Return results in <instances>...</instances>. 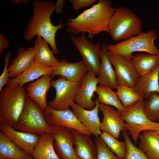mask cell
Listing matches in <instances>:
<instances>
[{
  "instance_id": "74e56055",
  "label": "cell",
  "mask_w": 159,
  "mask_h": 159,
  "mask_svg": "<svg viewBox=\"0 0 159 159\" xmlns=\"http://www.w3.org/2000/svg\"><path fill=\"white\" fill-rule=\"evenodd\" d=\"M65 1L64 0H58L55 5L54 10L57 13H60L63 11V8Z\"/></svg>"
},
{
  "instance_id": "e0dca14e",
  "label": "cell",
  "mask_w": 159,
  "mask_h": 159,
  "mask_svg": "<svg viewBox=\"0 0 159 159\" xmlns=\"http://www.w3.org/2000/svg\"><path fill=\"white\" fill-rule=\"evenodd\" d=\"M52 75L42 76L35 81L24 87L27 96L35 102L43 111L47 108V94L51 85Z\"/></svg>"
},
{
  "instance_id": "ab89813d",
  "label": "cell",
  "mask_w": 159,
  "mask_h": 159,
  "mask_svg": "<svg viewBox=\"0 0 159 159\" xmlns=\"http://www.w3.org/2000/svg\"><path fill=\"white\" fill-rule=\"evenodd\" d=\"M1 159H9L7 158H4Z\"/></svg>"
},
{
  "instance_id": "ffe728a7",
  "label": "cell",
  "mask_w": 159,
  "mask_h": 159,
  "mask_svg": "<svg viewBox=\"0 0 159 159\" xmlns=\"http://www.w3.org/2000/svg\"><path fill=\"white\" fill-rule=\"evenodd\" d=\"M70 130L74 139V151L79 159H97L96 147L91 136L74 130Z\"/></svg>"
},
{
  "instance_id": "4dcf8cb0",
  "label": "cell",
  "mask_w": 159,
  "mask_h": 159,
  "mask_svg": "<svg viewBox=\"0 0 159 159\" xmlns=\"http://www.w3.org/2000/svg\"><path fill=\"white\" fill-rule=\"evenodd\" d=\"M100 137L117 156L122 159H125L127 153V146L125 141H119L106 132H102Z\"/></svg>"
},
{
  "instance_id": "f35d334b",
  "label": "cell",
  "mask_w": 159,
  "mask_h": 159,
  "mask_svg": "<svg viewBox=\"0 0 159 159\" xmlns=\"http://www.w3.org/2000/svg\"><path fill=\"white\" fill-rule=\"evenodd\" d=\"M158 124V125H157V130L156 131L159 134V121H158V122H157Z\"/></svg>"
},
{
  "instance_id": "836d02e7",
  "label": "cell",
  "mask_w": 159,
  "mask_h": 159,
  "mask_svg": "<svg viewBox=\"0 0 159 159\" xmlns=\"http://www.w3.org/2000/svg\"><path fill=\"white\" fill-rule=\"evenodd\" d=\"M95 144L97 159H122L115 155L100 137L95 138Z\"/></svg>"
},
{
  "instance_id": "30bf717a",
  "label": "cell",
  "mask_w": 159,
  "mask_h": 159,
  "mask_svg": "<svg viewBox=\"0 0 159 159\" xmlns=\"http://www.w3.org/2000/svg\"><path fill=\"white\" fill-rule=\"evenodd\" d=\"M108 55L115 68L118 85L134 88L140 76L132 61V57L113 54Z\"/></svg>"
},
{
  "instance_id": "83f0119b",
  "label": "cell",
  "mask_w": 159,
  "mask_h": 159,
  "mask_svg": "<svg viewBox=\"0 0 159 159\" xmlns=\"http://www.w3.org/2000/svg\"><path fill=\"white\" fill-rule=\"evenodd\" d=\"M131 59L140 77L147 74L159 64V54H139L133 56Z\"/></svg>"
},
{
  "instance_id": "9c48e42d",
  "label": "cell",
  "mask_w": 159,
  "mask_h": 159,
  "mask_svg": "<svg viewBox=\"0 0 159 159\" xmlns=\"http://www.w3.org/2000/svg\"><path fill=\"white\" fill-rule=\"evenodd\" d=\"M71 39L81 54L83 61L88 68V72L95 73L97 76L101 64L99 51L101 44L99 42L93 44L87 39L85 34L76 37L72 36Z\"/></svg>"
},
{
  "instance_id": "8d00e7d4",
  "label": "cell",
  "mask_w": 159,
  "mask_h": 159,
  "mask_svg": "<svg viewBox=\"0 0 159 159\" xmlns=\"http://www.w3.org/2000/svg\"><path fill=\"white\" fill-rule=\"evenodd\" d=\"M9 47L8 41L2 34H0V55L3 53L4 50Z\"/></svg>"
},
{
  "instance_id": "484cf974",
  "label": "cell",
  "mask_w": 159,
  "mask_h": 159,
  "mask_svg": "<svg viewBox=\"0 0 159 159\" xmlns=\"http://www.w3.org/2000/svg\"><path fill=\"white\" fill-rule=\"evenodd\" d=\"M54 141L52 133H47L40 135L32 155L34 159H60L55 151Z\"/></svg>"
},
{
  "instance_id": "277c9868",
  "label": "cell",
  "mask_w": 159,
  "mask_h": 159,
  "mask_svg": "<svg viewBox=\"0 0 159 159\" xmlns=\"http://www.w3.org/2000/svg\"><path fill=\"white\" fill-rule=\"evenodd\" d=\"M141 20L133 11L121 6L113 15L106 32L114 41H124L142 32Z\"/></svg>"
},
{
  "instance_id": "603a6c76",
  "label": "cell",
  "mask_w": 159,
  "mask_h": 159,
  "mask_svg": "<svg viewBox=\"0 0 159 159\" xmlns=\"http://www.w3.org/2000/svg\"><path fill=\"white\" fill-rule=\"evenodd\" d=\"M54 69V67L39 65L35 63L33 60L24 72L17 77L10 79L6 85L15 84L24 85L28 82L39 79L43 75H52Z\"/></svg>"
},
{
  "instance_id": "9a60e30c",
  "label": "cell",
  "mask_w": 159,
  "mask_h": 159,
  "mask_svg": "<svg viewBox=\"0 0 159 159\" xmlns=\"http://www.w3.org/2000/svg\"><path fill=\"white\" fill-rule=\"evenodd\" d=\"M95 101V107L90 110L85 109L75 103L71 107L80 122L96 138L100 137L102 132L98 113L100 103L97 100Z\"/></svg>"
},
{
  "instance_id": "f546056e",
  "label": "cell",
  "mask_w": 159,
  "mask_h": 159,
  "mask_svg": "<svg viewBox=\"0 0 159 159\" xmlns=\"http://www.w3.org/2000/svg\"><path fill=\"white\" fill-rule=\"evenodd\" d=\"M116 89V93L125 108L133 105L142 98L134 88L125 85H117Z\"/></svg>"
},
{
  "instance_id": "e575fe53",
  "label": "cell",
  "mask_w": 159,
  "mask_h": 159,
  "mask_svg": "<svg viewBox=\"0 0 159 159\" xmlns=\"http://www.w3.org/2000/svg\"><path fill=\"white\" fill-rule=\"evenodd\" d=\"M11 57V52L7 53L5 56L4 70L2 73L0 77V92L10 80L8 66L9 60Z\"/></svg>"
},
{
  "instance_id": "52a82bcc",
  "label": "cell",
  "mask_w": 159,
  "mask_h": 159,
  "mask_svg": "<svg viewBox=\"0 0 159 159\" xmlns=\"http://www.w3.org/2000/svg\"><path fill=\"white\" fill-rule=\"evenodd\" d=\"M14 128L39 135L47 133H52L50 126L45 119L43 111L29 97L17 124Z\"/></svg>"
},
{
  "instance_id": "3957f363",
  "label": "cell",
  "mask_w": 159,
  "mask_h": 159,
  "mask_svg": "<svg viewBox=\"0 0 159 159\" xmlns=\"http://www.w3.org/2000/svg\"><path fill=\"white\" fill-rule=\"evenodd\" d=\"M6 85L0 92V122L14 128L28 97L23 85L15 84Z\"/></svg>"
},
{
  "instance_id": "d6986e66",
  "label": "cell",
  "mask_w": 159,
  "mask_h": 159,
  "mask_svg": "<svg viewBox=\"0 0 159 159\" xmlns=\"http://www.w3.org/2000/svg\"><path fill=\"white\" fill-rule=\"evenodd\" d=\"M107 45L102 43L99 51L101 64L97 76L100 85L116 89L118 85L116 74L108 55Z\"/></svg>"
},
{
  "instance_id": "5bb4252c",
  "label": "cell",
  "mask_w": 159,
  "mask_h": 159,
  "mask_svg": "<svg viewBox=\"0 0 159 159\" xmlns=\"http://www.w3.org/2000/svg\"><path fill=\"white\" fill-rule=\"evenodd\" d=\"M99 109L103 115L100 124L101 131L118 139L121 132L125 130V122L121 117V113L102 103L100 104Z\"/></svg>"
},
{
  "instance_id": "ba28073f",
  "label": "cell",
  "mask_w": 159,
  "mask_h": 159,
  "mask_svg": "<svg viewBox=\"0 0 159 159\" xmlns=\"http://www.w3.org/2000/svg\"><path fill=\"white\" fill-rule=\"evenodd\" d=\"M81 85V80L72 82L60 76L51 82L56 92L54 99L49 102L48 106L55 110H64L74 103L76 93Z\"/></svg>"
},
{
  "instance_id": "7402d4cb",
  "label": "cell",
  "mask_w": 159,
  "mask_h": 159,
  "mask_svg": "<svg viewBox=\"0 0 159 159\" xmlns=\"http://www.w3.org/2000/svg\"><path fill=\"white\" fill-rule=\"evenodd\" d=\"M47 42L42 38L37 36L34 42L35 55L33 61L37 64L43 67H55L59 63L50 50Z\"/></svg>"
},
{
  "instance_id": "d590c367",
  "label": "cell",
  "mask_w": 159,
  "mask_h": 159,
  "mask_svg": "<svg viewBox=\"0 0 159 159\" xmlns=\"http://www.w3.org/2000/svg\"><path fill=\"white\" fill-rule=\"evenodd\" d=\"M96 0H70L73 9L76 12L82 8L89 6L93 4Z\"/></svg>"
},
{
  "instance_id": "4fadbf2b",
  "label": "cell",
  "mask_w": 159,
  "mask_h": 159,
  "mask_svg": "<svg viewBox=\"0 0 159 159\" xmlns=\"http://www.w3.org/2000/svg\"><path fill=\"white\" fill-rule=\"evenodd\" d=\"M97 76L93 72H87L81 80V85L75 96V103L87 110H91L95 105V101L92 98L99 83Z\"/></svg>"
},
{
  "instance_id": "5b68a950",
  "label": "cell",
  "mask_w": 159,
  "mask_h": 159,
  "mask_svg": "<svg viewBox=\"0 0 159 159\" xmlns=\"http://www.w3.org/2000/svg\"><path fill=\"white\" fill-rule=\"evenodd\" d=\"M158 36L155 30L142 32L137 35L117 44H109L107 49L111 53L130 57H132V53L136 52L159 54V49L154 43Z\"/></svg>"
},
{
  "instance_id": "f1b7e54d",
  "label": "cell",
  "mask_w": 159,
  "mask_h": 159,
  "mask_svg": "<svg viewBox=\"0 0 159 159\" xmlns=\"http://www.w3.org/2000/svg\"><path fill=\"white\" fill-rule=\"evenodd\" d=\"M96 92L98 96L97 100L100 103L107 105H112L116 108L121 113L125 108L123 106L116 92L108 87L97 86Z\"/></svg>"
},
{
  "instance_id": "cb8c5ba5",
  "label": "cell",
  "mask_w": 159,
  "mask_h": 159,
  "mask_svg": "<svg viewBox=\"0 0 159 159\" xmlns=\"http://www.w3.org/2000/svg\"><path fill=\"white\" fill-rule=\"evenodd\" d=\"M18 55L13 59L9 67L10 77L14 78L22 73L29 65L35 55L34 47L25 49L21 47L18 51Z\"/></svg>"
},
{
  "instance_id": "7a4b0ae2",
  "label": "cell",
  "mask_w": 159,
  "mask_h": 159,
  "mask_svg": "<svg viewBox=\"0 0 159 159\" xmlns=\"http://www.w3.org/2000/svg\"><path fill=\"white\" fill-rule=\"evenodd\" d=\"M33 14L29 20L24 32V39L32 40L35 36H39L46 41L51 47L53 53L57 54L58 50L55 42L57 31L64 26L61 20L57 25H54L50 19L54 10L55 4L52 1L36 0L32 3Z\"/></svg>"
},
{
  "instance_id": "d4e9b609",
  "label": "cell",
  "mask_w": 159,
  "mask_h": 159,
  "mask_svg": "<svg viewBox=\"0 0 159 159\" xmlns=\"http://www.w3.org/2000/svg\"><path fill=\"white\" fill-rule=\"evenodd\" d=\"M139 148L149 159H159V134L156 131H145L140 135Z\"/></svg>"
},
{
  "instance_id": "1f68e13d",
  "label": "cell",
  "mask_w": 159,
  "mask_h": 159,
  "mask_svg": "<svg viewBox=\"0 0 159 159\" xmlns=\"http://www.w3.org/2000/svg\"><path fill=\"white\" fill-rule=\"evenodd\" d=\"M145 111L151 121H159V94L156 92L150 94L148 98L145 100Z\"/></svg>"
},
{
  "instance_id": "6da1fadb",
  "label": "cell",
  "mask_w": 159,
  "mask_h": 159,
  "mask_svg": "<svg viewBox=\"0 0 159 159\" xmlns=\"http://www.w3.org/2000/svg\"><path fill=\"white\" fill-rule=\"evenodd\" d=\"M109 0H99L98 2L76 17L67 19V31L75 34L87 33V38L92 39L96 34L106 32L116 9Z\"/></svg>"
},
{
  "instance_id": "ac0fdd59",
  "label": "cell",
  "mask_w": 159,
  "mask_h": 159,
  "mask_svg": "<svg viewBox=\"0 0 159 159\" xmlns=\"http://www.w3.org/2000/svg\"><path fill=\"white\" fill-rule=\"evenodd\" d=\"M88 71L83 60L75 62H69L64 59L61 60L58 65L54 67L52 75L53 77L59 75L69 81L78 82L81 80Z\"/></svg>"
},
{
  "instance_id": "4316f807",
  "label": "cell",
  "mask_w": 159,
  "mask_h": 159,
  "mask_svg": "<svg viewBox=\"0 0 159 159\" xmlns=\"http://www.w3.org/2000/svg\"><path fill=\"white\" fill-rule=\"evenodd\" d=\"M35 159L14 143L0 131V159Z\"/></svg>"
},
{
  "instance_id": "44dd1931",
  "label": "cell",
  "mask_w": 159,
  "mask_h": 159,
  "mask_svg": "<svg viewBox=\"0 0 159 159\" xmlns=\"http://www.w3.org/2000/svg\"><path fill=\"white\" fill-rule=\"evenodd\" d=\"M159 64L147 74L140 77L134 88L142 98L146 100L152 92L159 94Z\"/></svg>"
},
{
  "instance_id": "d6a6232c",
  "label": "cell",
  "mask_w": 159,
  "mask_h": 159,
  "mask_svg": "<svg viewBox=\"0 0 159 159\" xmlns=\"http://www.w3.org/2000/svg\"><path fill=\"white\" fill-rule=\"evenodd\" d=\"M127 146V153L125 159H149L139 148L132 142L126 130L122 132Z\"/></svg>"
},
{
  "instance_id": "8992f818",
  "label": "cell",
  "mask_w": 159,
  "mask_h": 159,
  "mask_svg": "<svg viewBox=\"0 0 159 159\" xmlns=\"http://www.w3.org/2000/svg\"><path fill=\"white\" fill-rule=\"evenodd\" d=\"M145 100L141 98L126 108L121 113V117L125 123V130L129 132L135 144L142 132L156 131L157 122L150 120L145 111Z\"/></svg>"
},
{
  "instance_id": "8fae6325",
  "label": "cell",
  "mask_w": 159,
  "mask_h": 159,
  "mask_svg": "<svg viewBox=\"0 0 159 159\" xmlns=\"http://www.w3.org/2000/svg\"><path fill=\"white\" fill-rule=\"evenodd\" d=\"M45 119L50 125L60 126L74 130L92 136L89 131L79 120L72 110L69 109L57 110L48 105L43 111Z\"/></svg>"
},
{
  "instance_id": "7c38bea8",
  "label": "cell",
  "mask_w": 159,
  "mask_h": 159,
  "mask_svg": "<svg viewBox=\"0 0 159 159\" xmlns=\"http://www.w3.org/2000/svg\"><path fill=\"white\" fill-rule=\"evenodd\" d=\"M55 151L60 159H79L74 151L73 136L70 129L50 125Z\"/></svg>"
},
{
  "instance_id": "2e32d148",
  "label": "cell",
  "mask_w": 159,
  "mask_h": 159,
  "mask_svg": "<svg viewBox=\"0 0 159 159\" xmlns=\"http://www.w3.org/2000/svg\"><path fill=\"white\" fill-rule=\"evenodd\" d=\"M0 129L14 143L26 153L32 155L40 135L19 131L1 122Z\"/></svg>"
}]
</instances>
